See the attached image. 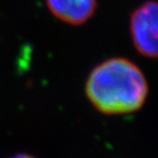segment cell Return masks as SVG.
<instances>
[{
  "mask_svg": "<svg viewBox=\"0 0 158 158\" xmlns=\"http://www.w3.org/2000/svg\"><path fill=\"white\" fill-rule=\"evenodd\" d=\"M85 93L94 108L103 114H128L144 105L148 83L135 63L124 58H113L91 71Z\"/></svg>",
  "mask_w": 158,
  "mask_h": 158,
  "instance_id": "6da1fadb",
  "label": "cell"
},
{
  "mask_svg": "<svg viewBox=\"0 0 158 158\" xmlns=\"http://www.w3.org/2000/svg\"><path fill=\"white\" fill-rule=\"evenodd\" d=\"M157 3L146 1L132 12L131 33L135 49L142 56L157 58Z\"/></svg>",
  "mask_w": 158,
  "mask_h": 158,
  "instance_id": "7a4b0ae2",
  "label": "cell"
},
{
  "mask_svg": "<svg viewBox=\"0 0 158 158\" xmlns=\"http://www.w3.org/2000/svg\"><path fill=\"white\" fill-rule=\"evenodd\" d=\"M47 7L56 19L73 26H80L93 17L97 0H46Z\"/></svg>",
  "mask_w": 158,
  "mask_h": 158,
  "instance_id": "3957f363",
  "label": "cell"
},
{
  "mask_svg": "<svg viewBox=\"0 0 158 158\" xmlns=\"http://www.w3.org/2000/svg\"><path fill=\"white\" fill-rule=\"evenodd\" d=\"M10 158H35V157L28 155V154H18V155H15L14 157H10Z\"/></svg>",
  "mask_w": 158,
  "mask_h": 158,
  "instance_id": "277c9868",
  "label": "cell"
}]
</instances>
